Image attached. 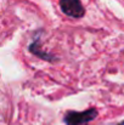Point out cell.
<instances>
[{
	"instance_id": "3957f363",
	"label": "cell",
	"mask_w": 124,
	"mask_h": 125,
	"mask_svg": "<svg viewBox=\"0 0 124 125\" xmlns=\"http://www.w3.org/2000/svg\"><path fill=\"white\" fill-rule=\"evenodd\" d=\"M28 49H29V51H31L33 55L38 56L39 58L44 60V61H49V62L56 61V57H55L54 55H51V53H49V52H46V51H43L40 47H39V38H37L34 42H32Z\"/></svg>"
},
{
	"instance_id": "6da1fadb",
	"label": "cell",
	"mask_w": 124,
	"mask_h": 125,
	"mask_svg": "<svg viewBox=\"0 0 124 125\" xmlns=\"http://www.w3.org/2000/svg\"><path fill=\"white\" fill-rule=\"evenodd\" d=\"M99 115V111L96 108H89L83 112L68 111L63 117V122L66 125H89Z\"/></svg>"
},
{
	"instance_id": "277c9868",
	"label": "cell",
	"mask_w": 124,
	"mask_h": 125,
	"mask_svg": "<svg viewBox=\"0 0 124 125\" xmlns=\"http://www.w3.org/2000/svg\"><path fill=\"white\" fill-rule=\"evenodd\" d=\"M113 125H124V120L121 122V123H117V124H113Z\"/></svg>"
},
{
	"instance_id": "7a4b0ae2",
	"label": "cell",
	"mask_w": 124,
	"mask_h": 125,
	"mask_svg": "<svg viewBox=\"0 0 124 125\" xmlns=\"http://www.w3.org/2000/svg\"><path fill=\"white\" fill-rule=\"evenodd\" d=\"M60 7L65 15L72 18H80L85 13L80 0H60Z\"/></svg>"
}]
</instances>
